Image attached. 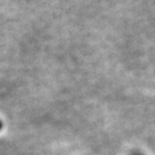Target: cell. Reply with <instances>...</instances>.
I'll use <instances>...</instances> for the list:
<instances>
[{"label": "cell", "mask_w": 155, "mask_h": 155, "mask_svg": "<svg viewBox=\"0 0 155 155\" xmlns=\"http://www.w3.org/2000/svg\"><path fill=\"white\" fill-rule=\"evenodd\" d=\"M130 155H144L143 153H141L140 151H134V152L130 153Z\"/></svg>", "instance_id": "6da1fadb"}]
</instances>
